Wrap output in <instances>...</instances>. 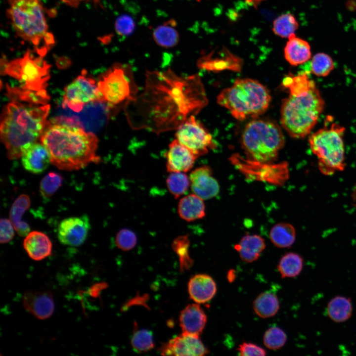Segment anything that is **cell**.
<instances>
[{"mask_svg":"<svg viewBox=\"0 0 356 356\" xmlns=\"http://www.w3.org/2000/svg\"><path fill=\"white\" fill-rule=\"evenodd\" d=\"M163 356H201L209 351L198 335L183 333L170 340L160 349Z\"/></svg>","mask_w":356,"mask_h":356,"instance_id":"obj_14","label":"cell"},{"mask_svg":"<svg viewBox=\"0 0 356 356\" xmlns=\"http://www.w3.org/2000/svg\"><path fill=\"white\" fill-rule=\"evenodd\" d=\"M265 247L264 239L257 234H247L244 236L234 247L241 260L247 263H252L257 260Z\"/></svg>","mask_w":356,"mask_h":356,"instance_id":"obj_23","label":"cell"},{"mask_svg":"<svg viewBox=\"0 0 356 356\" xmlns=\"http://www.w3.org/2000/svg\"><path fill=\"white\" fill-rule=\"evenodd\" d=\"M87 215L63 220L59 224L57 237L60 242L70 246H79L85 241L90 229Z\"/></svg>","mask_w":356,"mask_h":356,"instance_id":"obj_13","label":"cell"},{"mask_svg":"<svg viewBox=\"0 0 356 356\" xmlns=\"http://www.w3.org/2000/svg\"><path fill=\"white\" fill-rule=\"evenodd\" d=\"M167 188L175 198L183 194L190 186L189 178L183 172H172L166 179Z\"/></svg>","mask_w":356,"mask_h":356,"instance_id":"obj_32","label":"cell"},{"mask_svg":"<svg viewBox=\"0 0 356 356\" xmlns=\"http://www.w3.org/2000/svg\"><path fill=\"white\" fill-rule=\"evenodd\" d=\"M345 132L344 127L328 116L323 127L309 136L310 148L318 159L319 170L324 175H332L345 168Z\"/></svg>","mask_w":356,"mask_h":356,"instance_id":"obj_7","label":"cell"},{"mask_svg":"<svg viewBox=\"0 0 356 356\" xmlns=\"http://www.w3.org/2000/svg\"><path fill=\"white\" fill-rule=\"evenodd\" d=\"M203 199L192 193L184 196L178 204V213L180 217L187 222L200 219L205 216V206Z\"/></svg>","mask_w":356,"mask_h":356,"instance_id":"obj_24","label":"cell"},{"mask_svg":"<svg viewBox=\"0 0 356 356\" xmlns=\"http://www.w3.org/2000/svg\"><path fill=\"white\" fill-rule=\"evenodd\" d=\"M134 29V21L129 16H121L115 22L116 31L120 35H129L133 32Z\"/></svg>","mask_w":356,"mask_h":356,"instance_id":"obj_38","label":"cell"},{"mask_svg":"<svg viewBox=\"0 0 356 356\" xmlns=\"http://www.w3.org/2000/svg\"><path fill=\"white\" fill-rule=\"evenodd\" d=\"M176 139L198 157L206 154L216 144L212 135L194 115L188 118L177 130Z\"/></svg>","mask_w":356,"mask_h":356,"instance_id":"obj_11","label":"cell"},{"mask_svg":"<svg viewBox=\"0 0 356 356\" xmlns=\"http://www.w3.org/2000/svg\"><path fill=\"white\" fill-rule=\"evenodd\" d=\"M287 341L285 332L278 327L268 328L265 333L263 342L265 346L271 350H277L282 348Z\"/></svg>","mask_w":356,"mask_h":356,"instance_id":"obj_36","label":"cell"},{"mask_svg":"<svg viewBox=\"0 0 356 356\" xmlns=\"http://www.w3.org/2000/svg\"><path fill=\"white\" fill-rule=\"evenodd\" d=\"M131 342L133 348L138 353L148 352L154 346L152 332L144 329L135 331Z\"/></svg>","mask_w":356,"mask_h":356,"instance_id":"obj_35","label":"cell"},{"mask_svg":"<svg viewBox=\"0 0 356 356\" xmlns=\"http://www.w3.org/2000/svg\"><path fill=\"white\" fill-rule=\"evenodd\" d=\"M270 100L267 89L258 81L251 79H237L217 97L218 103L240 121L249 117L256 118L264 113Z\"/></svg>","mask_w":356,"mask_h":356,"instance_id":"obj_6","label":"cell"},{"mask_svg":"<svg viewBox=\"0 0 356 356\" xmlns=\"http://www.w3.org/2000/svg\"><path fill=\"white\" fill-rule=\"evenodd\" d=\"M353 311L351 300L349 298L337 296L329 302L327 308L328 316L336 322H343L350 318Z\"/></svg>","mask_w":356,"mask_h":356,"instance_id":"obj_27","label":"cell"},{"mask_svg":"<svg viewBox=\"0 0 356 356\" xmlns=\"http://www.w3.org/2000/svg\"><path fill=\"white\" fill-rule=\"evenodd\" d=\"M243 150L249 159L265 163L275 161L285 143L279 126L267 120H254L246 126L241 137Z\"/></svg>","mask_w":356,"mask_h":356,"instance_id":"obj_8","label":"cell"},{"mask_svg":"<svg viewBox=\"0 0 356 356\" xmlns=\"http://www.w3.org/2000/svg\"><path fill=\"white\" fill-rule=\"evenodd\" d=\"M7 13L16 34L43 56L54 44L40 0H8Z\"/></svg>","mask_w":356,"mask_h":356,"instance_id":"obj_5","label":"cell"},{"mask_svg":"<svg viewBox=\"0 0 356 356\" xmlns=\"http://www.w3.org/2000/svg\"><path fill=\"white\" fill-rule=\"evenodd\" d=\"M333 59L328 54L320 52L315 54L310 62L311 71L318 77H326L334 69Z\"/></svg>","mask_w":356,"mask_h":356,"instance_id":"obj_33","label":"cell"},{"mask_svg":"<svg viewBox=\"0 0 356 356\" xmlns=\"http://www.w3.org/2000/svg\"><path fill=\"white\" fill-rule=\"evenodd\" d=\"M14 225L10 221L2 218L0 221V242L5 244L10 241L14 235Z\"/></svg>","mask_w":356,"mask_h":356,"instance_id":"obj_39","label":"cell"},{"mask_svg":"<svg viewBox=\"0 0 356 356\" xmlns=\"http://www.w3.org/2000/svg\"><path fill=\"white\" fill-rule=\"evenodd\" d=\"M23 304L28 312L39 319L50 317L54 310L52 296L48 291L26 292L23 298Z\"/></svg>","mask_w":356,"mask_h":356,"instance_id":"obj_17","label":"cell"},{"mask_svg":"<svg viewBox=\"0 0 356 356\" xmlns=\"http://www.w3.org/2000/svg\"><path fill=\"white\" fill-rule=\"evenodd\" d=\"M303 263V259L300 255L289 252L281 258L277 265V269L282 278L295 277L301 272Z\"/></svg>","mask_w":356,"mask_h":356,"instance_id":"obj_30","label":"cell"},{"mask_svg":"<svg viewBox=\"0 0 356 356\" xmlns=\"http://www.w3.org/2000/svg\"><path fill=\"white\" fill-rule=\"evenodd\" d=\"M115 242L117 247L123 250L128 251L135 246L137 238L134 233L128 229L120 230L117 233Z\"/></svg>","mask_w":356,"mask_h":356,"instance_id":"obj_37","label":"cell"},{"mask_svg":"<svg viewBox=\"0 0 356 356\" xmlns=\"http://www.w3.org/2000/svg\"><path fill=\"white\" fill-rule=\"evenodd\" d=\"M190 298L197 304L210 301L217 292L215 280L206 274H197L192 276L188 283Z\"/></svg>","mask_w":356,"mask_h":356,"instance_id":"obj_19","label":"cell"},{"mask_svg":"<svg viewBox=\"0 0 356 356\" xmlns=\"http://www.w3.org/2000/svg\"><path fill=\"white\" fill-rule=\"evenodd\" d=\"M95 2L98 1V0H94Z\"/></svg>","mask_w":356,"mask_h":356,"instance_id":"obj_42","label":"cell"},{"mask_svg":"<svg viewBox=\"0 0 356 356\" xmlns=\"http://www.w3.org/2000/svg\"><path fill=\"white\" fill-rule=\"evenodd\" d=\"M242 356H265L266 351L262 347L251 343L243 342L237 348Z\"/></svg>","mask_w":356,"mask_h":356,"instance_id":"obj_40","label":"cell"},{"mask_svg":"<svg viewBox=\"0 0 356 356\" xmlns=\"http://www.w3.org/2000/svg\"><path fill=\"white\" fill-rule=\"evenodd\" d=\"M63 178L56 172H49L41 180L40 192L42 197L47 199L52 196L62 185Z\"/></svg>","mask_w":356,"mask_h":356,"instance_id":"obj_34","label":"cell"},{"mask_svg":"<svg viewBox=\"0 0 356 356\" xmlns=\"http://www.w3.org/2000/svg\"><path fill=\"white\" fill-rule=\"evenodd\" d=\"M31 205L30 197L26 194L19 195L14 201L9 212V218L15 230L21 237H26L30 232V227L27 222L22 220L24 213Z\"/></svg>","mask_w":356,"mask_h":356,"instance_id":"obj_25","label":"cell"},{"mask_svg":"<svg viewBox=\"0 0 356 356\" xmlns=\"http://www.w3.org/2000/svg\"><path fill=\"white\" fill-rule=\"evenodd\" d=\"M299 23L295 16L290 13L283 14L276 18L273 22L272 31L277 36L288 38L295 34Z\"/></svg>","mask_w":356,"mask_h":356,"instance_id":"obj_31","label":"cell"},{"mask_svg":"<svg viewBox=\"0 0 356 356\" xmlns=\"http://www.w3.org/2000/svg\"><path fill=\"white\" fill-rule=\"evenodd\" d=\"M176 26L175 21L170 20L156 28L153 32L156 43L165 48L172 47L177 45L179 41V35Z\"/></svg>","mask_w":356,"mask_h":356,"instance_id":"obj_29","label":"cell"},{"mask_svg":"<svg viewBox=\"0 0 356 356\" xmlns=\"http://www.w3.org/2000/svg\"><path fill=\"white\" fill-rule=\"evenodd\" d=\"M11 101L4 106L0 119V138L7 157H21L24 150L41 138L47 123L50 105L8 93Z\"/></svg>","mask_w":356,"mask_h":356,"instance_id":"obj_2","label":"cell"},{"mask_svg":"<svg viewBox=\"0 0 356 356\" xmlns=\"http://www.w3.org/2000/svg\"><path fill=\"white\" fill-rule=\"evenodd\" d=\"M269 238L275 246L278 248H289L295 242V229L289 223H278L271 228Z\"/></svg>","mask_w":356,"mask_h":356,"instance_id":"obj_28","label":"cell"},{"mask_svg":"<svg viewBox=\"0 0 356 356\" xmlns=\"http://www.w3.org/2000/svg\"><path fill=\"white\" fill-rule=\"evenodd\" d=\"M102 101L95 81L83 74L77 77L64 89L63 106L74 111L82 110L85 104Z\"/></svg>","mask_w":356,"mask_h":356,"instance_id":"obj_12","label":"cell"},{"mask_svg":"<svg viewBox=\"0 0 356 356\" xmlns=\"http://www.w3.org/2000/svg\"><path fill=\"white\" fill-rule=\"evenodd\" d=\"M41 142L48 151L51 163L60 170H78L100 160L95 134L59 120L47 122Z\"/></svg>","mask_w":356,"mask_h":356,"instance_id":"obj_3","label":"cell"},{"mask_svg":"<svg viewBox=\"0 0 356 356\" xmlns=\"http://www.w3.org/2000/svg\"><path fill=\"white\" fill-rule=\"evenodd\" d=\"M284 49L285 59L293 66H298L308 62L311 58V46L305 40L292 34Z\"/></svg>","mask_w":356,"mask_h":356,"instance_id":"obj_22","label":"cell"},{"mask_svg":"<svg viewBox=\"0 0 356 356\" xmlns=\"http://www.w3.org/2000/svg\"><path fill=\"white\" fill-rule=\"evenodd\" d=\"M43 57H35L28 49L23 57L6 64L4 72L19 80L21 84L19 87L22 89L47 95L45 89L50 77V65Z\"/></svg>","mask_w":356,"mask_h":356,"instance_id":"obj_10","label":"cell"},{"mask_svg":"<svg viewBox=\"0 0 356 356\" xmlns=\"http://www.w3.org/2000/svg\"><path fill=\"white\" fill-rule=\"evenodd\" d=\"M63 2L73 7H77L84 0H61Z\"/></svg>","mask_w":356,"mask_h":356,"instance_id":"obj_41","label":"cell"},{"mask_svg":"<svg viewBox=\"0 0 356 356\" xmlns=\"http://www.w3.org/2000/svg\"><path fill=\"white\" fill-rule=\"evenodd\" d=\"M309 72L288 76L283 81L289 94L281 104V123L295 138H304L311 133L324 108V100Z\"/></svg>","mask_w":356,"mask_h":356,"instance_id":"obj_4","label":"cell"},{"mask_svg":"<svg viewBox=\"0 0 356 356\" xmlns=\"http://www.w3.org/2000/svg\"><path fill=\"white\" fill-rule=\"evenodd\" d=\"M165 155L167 170L170 173L189 171L198 157L176 139L169 144Z\"/></svg>","mask_w":356,"mask_h":356,"instance_id":"obj_16","label":"cell"},{"mask_svg":"<svg viewBox=\"0 0 356 356\" xmlns=\"http://www.w3.org/2000/svg\"><path fill=\"white\" fill-rule=\"evenodd\" d=\"M21 162L24 169L33 174L43 172L51 163L49 153L42 143H34L23 151Z\"/></svg>","mask_w":356,"mask_h":356,"instance_id":"obj_18","label":"cell"},{"mask_svg":"<svg viewBox=\"0 0 356 356\" xmlns=\"http://www.w3.org/2000/svg\"><path fill=\"white\" fill-rule=\"evenodd\" d=\"M143 91L124 107L127 120L135 130L156 134L177 130L196 115L208 101L197 74L181 77L171 69L147 71Z\"/></svg>","mask_w":356,"mask_h":356,"instance_id":"obj_1","label":"cell"},{"mask_svg":"<svg viewBox=\"0 0 356 356\" xmlns=\"http://www.w3.org/2000/svg\"><path fill=\"white\" fill-rule=\"evenodd\" d=\"M97 85L101 100L111 107H124L138 91L131 67L127 64H114L100 76Z\"/></svg>","mask_w":356,"mask_h":356,"instance_id":"obj_9","label":"cell"},{"mask_svg":"<svg viewBox=\"0 0 356 356\" xmlns=\"http://www.w3.org/2000/svg\"><path fill=\"white\" fill-rule=\"evenodd\" d=\"M189 179L193 193L203 200L213 198L219 192V183L213 176L212 170L209 166L196 168L191 172Z\"/></svg>","mask_w":356,"mask_h":356,"instance_id":"obj_15","label":"cell"},{"mask_svg":"<svg viewBox=\"0 0 356 356\" xmlns=\"http://www.w3.org/2000/svg\"><path fill=\"white\" fill-rule=\"evenodd\" d=\"M23 247L29 257L38 261L51 255L52 245L46 234L41 231H33L25 237Z\"/></svg>","mask_w":356,"mask_h":356,"instance_id":"obj_21","label":"cell"},{"mask_svg":"<svg viewBox=\"0 0 356 356\" xmlns=\"http://www.w3.org/2000/svg\"><path fill=\"white\" fill-rule=\"evenodd\" d=\"M255 312L264 318L275 315L279 309V302L275 294L270 291L261 293L253 302Z\"/></svg>","mask_w":356,"mask_h":356,"instance_id":"obj_26","label":"cell"},{"mask_svg":"<svg viewBox=\"0 0 356 356\" xmlns=\"http://www.w3.org/2000/svg\"><path fill=\"white\" fill-rule=\"evenodd\" d=\"M207 316L199 305H187L180 312L179 324L183 333L199 335L207 322Z\"/></svg>","mask_w":356,"mask_h":356,"instance_id":"obj_20","label":"cell"}]
</instances>
